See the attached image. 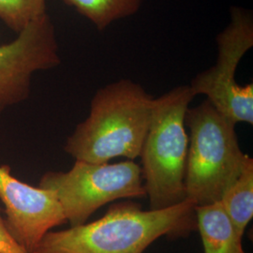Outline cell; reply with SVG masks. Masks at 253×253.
Here are the masks:
<instances>
[{"mask_svg": "<svg viewBox=\"0 0 253 253\" xmlns=\"http://www.w3.org/2000/svg\"><path fill=\"white\" fill-rule=\"evenodd\" d=\"M154 98L135 82L120 79L100 88L88 117L75 127L64 149L75 161L105 163L140 157Z\"/></svg>", "mask_w": 253, "mask_h": 253, "instance_id": "7a4b0ae2", "label": "cell"}, {"mask_svg": "<svg viewBox=\"0 0 253 253\" xmlns=\"http://www.w3.org/2000/svg\"><path fill=\"white\" fill-rule=\"evenodd\" d=\"M194 97L190 85H179L154 99L140 154L150 209L170 208L187 200L185 173L189 135L185 118Z\"/></svg>", "mask_w": 253, "mask_h": 253, "instance_id": "3957f363", "label": "cell"}, {"mask_svg": "<svg viewBox=\"0 0 253 253\" xmlns=\"http://www.w3.org/2000/svg\"><path fill=\"white\" fill-rule=\"evenodd\" d=\"M0 253H30L10 235L0 208Z\"/></svg>", "mask_w": 253, "mask_h": 253, "instance_id": "4fadbf2b", "label": "cell"}, {"mask_svg": "<svg viewBox=\"0 0 253 253\" xmlns=\"http://www.w3.org/2000/svg\"><path fill=\"white\" fill-rule=\"evenodd\" d=\"M237 230L244 235L253 217V160L248 156L243 169L219 200Z\"/></svg>", "mask_w": 253, "mask_h": 253, "instance_id": "30bf717a", "label": "cell"}, {"mask_svg": "<svg viewBox=\"0 0 253 253\" xmlns=\"http://www.w3.org/2000/svg\"><path fill=\"white\" fill-rule=\"evenodd\" d=\"M195 217L204 253H247L242 245L243 235L227 215L219 201L195 207Z\"/></svg>", "mask_w": 253, "mask_h": 253, "instance_id": "9c48e42d", "label": "cell"}, {"mask_svg": "<svg viewBox=\"0 0 253 253\" xmlns=\"http://www.w3.org/2000/svg\"><path fill=\"white\" fill-rule=\"evenodd\" d=\"M0 200L10 235L30 253L48 232L67 221L53 191L19 180L8 165H0Z\"/></svg>", "mask_w": 253, "mask_h": 253, "instance_id": "ba28073f", "label": "cell"}, {"mask_svg": "<svg viewBox=\"0 0 253 253\" xmlns=\"http://www.w3.org/2000/svg\"><path fill=\"white\" fill-rule=\"evenodd\" d=\"M195 207L186 200L143 210L135 202H119L93 222L48 232L31 253H143L162 236L178 238L195 231Z\"/></svg>", "mask_w": 253, "mask_h": 253, "instance_id": "6da1fadb", "label": "cell"}, {"mask_svg": "<svg viewBox=\"0 0 253 253\" xmlns=\"http://www.w3.org/2000/svg\"><path fill=\"white\" fill-rule=\"evenodd\" d=\"M231 19L217 36V57L214 66L197 74L190 83L194 95H205L212 105L235 124H253V84L235 80L237 67L253 46L252 12L231 8Z\"/></svg>", "mask_w": 253, "mask_h": 253, "instance_id": "8992f818", "label": "cell"}, {"mask_svg": "<svg viewBox=\"0 0 253 253\" xmlns=\"http://www.w3.org/2000/svg\"><path fill=\"white\" fill-rule=\"evenodd\" d=\"M185 124L190 131L186 199L196 207L218 202L239 176L249 156L239 146L236 124L207 99L189 107Z\"/></svg>", "mask_w": 253, "mask_h": 253, "instance_id": "277c9868", "label": "cell"}, {"mask_svg": "<svg viewBox=\"0 0 253 253\" xmlns=\"http://www.w3.org/2000/svg\"><path fill=\"white\" fill-rule=\"evenodd\" d=\"M39 187L51 190L71 226L86 222L99 208L120 199L146 196L141 166L127 160L118 163L75 161L68 172H47Z\"/></svg>", "mask_w": 253, "mask_h": 253, "instance_id": "5b68a950", "label": "cell"}, {"mask_svg": "<svg viewBox=\"0 0 253 253\" xmlns=\"http://www.w3.org/2000/svg\"><path fill=\"white\" fill-rule=\"evenodd\" d=\"M45 13L46 0H0V20L17 34Z\"/></svg>", "mask_w": 253, "mask_h": 253, "instance_id": "7c38bea8", "label": "cell"}, {"mask_svg": "<svg viewBox=\"0 0 253 253\" xmlns=\"http://www.w3.org/2000/svg\"><path fill=\"white\" fill-rule=\"evenodd\" d=\"M59 64L55 28L45 13L0 45V114L27 100L35 73Z\"/></svg>", "mask_w": 253, "mask_h": 253, "instance_id": "52a82bcc", "label": "cell"}, {"mask_svg": "<svg viewBox=\"0 0 253 253\" xmlns=\"http://www.w3.org/2000/svg\"><path fill=\"white\" fill-rule=\"evenodd\" d=\"M89 20L98 30H104L113 23L127 18L139 11L143 0H63Z\"/></svg>", "mask_w": 253, "mask_h": 253, "instance_id": "8fae6325", "label": "cell"}]
</instances>
